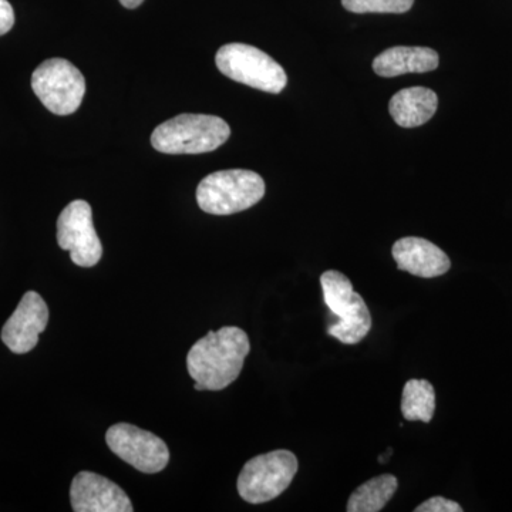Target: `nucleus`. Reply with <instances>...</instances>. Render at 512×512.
<instances>
[{
    "label": "nucleus",
    "mask_w": 512,
    "mask_h": 512,
    "mask_svg": "<svg viewBox=\"0 0 512 512\" xmlns=\"http://www.w3.org/2000/svg\"><path fill=\"white\" fill-rule=\"evenodd\" d=\"M249 352L251 343L244 330L237 326H224L217 332L211 330L188 352V373L201 392H220L241 375Z\"/></svg>",
    "instance_id": "obj_1"
},
{
    "label": "nucleus",
    "mask_w": 512,
    "mask_h": 512,
    "mask_svg": "<svg viewBox=\"0 0 512 512\" xmlns=\"http://www.w3.org/2000/svg\"><path fill=\"white\" fill-rule=\"evenodd\" d=\"M227 121L207 114H180L164 121L151 134V144L163 154H202L227 143Z\"/></svg>",
    "instance_id": "obj_2"
},
{
    "label": "nucleus",
    "mask_w": 512,
    "mask_h": 512,
    "mask_svg": "<svg viewBox=\"0 0 512 512\" xmlns=\"http://www.w3.org/2000/svg\"><path fill=\"white\" fill-rule=\"evenodd\" d=\"M265 195L261 175L248 170L217 171L205 177L197 188L202 211L212 215H232L254 207Z\"/></svg>",
    "instance_id": "obj_3"
},
{
    "label": "nucleus",
    "mask_w": 512,
    "mask_h": 512,
    "mask_svg": "<svg viewBox=\"0 0 512 512\" xmlns=\"http://www.w3.org/2000/svg\"><path fill=\"white\" fill-rule=\"evenodd\" d=\"M323 299L339 322L328 329L332 338L343 345H357L372 329V315L365 299L355 292L348 276L339 271H326L320 276Z\"/></svg>",
    "instance_id": "obj_4"
},
{
    "label": "nucleus",
    "mask_w": 512,
    "mask_h": 512,
    "mask_svg": "<svg viewBox=\"0 0 512 512\" xmlns=\"http://www.w3.org/2000/svg\"><path fill=\"white\" fill-rule=\"evenodd\" d=\"M298 468V458L289 450H275L251 458L239 473L238 494L249 504L275 500L292 484Z\"/></svg>",
    "instance_id": "obj_5"
},
{
    "label": "nucleus",
    "mask_w": 512,
    "mask_h": 512,
    "mask_svg": "<svg viewBox=\"0 0 512 512\" xmlns=\"http://www.w3.org/2000/svg\"><path fill=\"white\" fill-rule=\"evenodd\" d=\"M215 63L224 76L261 92L278 94L288 83V76L281 64L262 50L244 43L222 46L215 56Z\"/></svg>",
    "instance_id": "obj_6"
},
{
    "label": "nucleus",
    "mask_w": 512,
    "mask_h": 512,
    "mask_svg": "<svg viewBox=\"0 0 512 512\" xmlns=\"http://www.w3.org/2000/svg\"><path fill=\"white\" fill-rule=\"evenodd\" d=\"M32 89L47 110L69 116L82 104L86 79L69 60L49 59L33 72Z\"/></svg>",
    "instance_id": "obj_7"
},
{
    "label": "nucleus",
    "mask_w": 512,
    "mask_h": 512,
    "mask_svg": "<svg viewBox=\"0 0 512 512\" xmlns=\"http://www.w3.org/2000/svg\"><path fill=\"white\" fill-rule=\"evenodd\" d=\"M57 242L70 252L73 264L92 268L99 264L103 247L93 225L92 207L89 202H70L57 220Z\"/></svg>",
    "instance_id": "obj_8"
},
{
    "label": "nucleus",
    "mask_w": 512,
    "mask_h": 512,
    "mask_svg": "<svg viewBox=\"0 0 512 512\" xmlns=\"http://www.w3.org/2000/svg\"><path fill=\"white\" fill-rule=\"evenodd\" d=\"M106 441L117 457L141 473H160L170 461L167 444L156 434L133 424H114L107 430Z\"/></svg>",
    "instance_id": "obj_9"
},
{
    "label": "nucleus",
    "mask_w": 512,
    "mask_h": 512,
    "mask_svg": "<svg viewBox=\"0 0 512 512\" xmlns=\"http://www.w3.org/2000/svg\"><path fill=\"white\" fill-rule=\"evenodd\" d=\"M49 322V308L39 293L29 291L23 295L18 308L2 329V340L16 355L36 348L40 333Z\"/></svg>",
    "instance_id": "obj_10"
},
{
    "label": "nucleus",
    "mask_w": 512,
    "mask_h": 512,
    "mask_svg": "<svg viewBox=\"0 0 512 512\" xmlns=\"http://www.w3.org/2000/svg\"><path fill=\"white\" fill-rule=\"evenodd\" d=\"M70 503L76 512H131L130 498L109 480L90 471H80L70 487Z\"/></svg>",
    "instance_id": "obj_11"
},
{
    "label": "nucleus",
    "mask_w": 512,
    "mask_h": 512,
    "mask_svg": "<svg viewBox=\"0 0 512 512\" xmlns=\"http://www.w3.org/2000/svg\"><path fill=\"white\" fill-rule=\"evenodd\" d=\"M392 254L400 271L431 279L447 274L451 261L443 249L424 238L406 237L393 245Z\"/></svg>",
    "instance_id": "obj_12"
},
{
    "label": "nucleus",
    "mask_w": 512,
    "mask_h": 512,
    "mask_svg": "<svg viewBox=\"0 0 512 512\" xmlns=\"http://www.w3.org/2000/svg\"><path fill=\"white\" fill-rule=\"evenodd\" d=\"M439 63V53L430 47L396 46L384 50L373 60V70L382 77H396L407 73L433 72Z\"/></svg>",
    "instance_id": "obj_13"
},
{
    "label": "nucleus",
    "mask_w": 512,
    "mask_h": 512,
    "mask_svg": "<svg viewBox=\"0 0 512 512\" xmlns=\"http://www.w3.org/2000/svg\"><path fill=\"white\" fill-rule=\"evenodd\" d=\"M439 97L426 87H409L394 94L389 103L393 120L400 127L423 126L436 114Z\"/></svg>",
    "instance_id": "obj_14"
},
{
    "label": "nucleus",
    "mask_w": 512,
    "mask_h": 512,
    "mask_svg": "<svg viewBox=\"0 0 512 512\" xmlns=\"http://www.w3.org/2000/svg\"><path fill=\"white\" fill-rule=\"evenodd\" d=\"M397 488H399V480L392 474H382L372 478L353 491L346 510L349 512L382 511L396 494Z\"/></svg>",
    "instance_id": "obj_15"
},
{
    "label": "nucleus",
    "mask_w": 512,
    "mask_h": 512,
    "mask_svg": "<svg viewBox=\"0 0 512 512\" xmlns=\"http://www.w3.org/2000/svg\"><path fill=\"white\" fill-rule=\"evenodd\" d=\"M436 412V390L429 380L412 379L404 384L402 413L409 421L430 423Z\"/></svg>",
    "instance_id": "obj_16"
},
{
    "label": "nucleus",
    "mask_w": 512,
    "mask_h": 512,
    "mask_svg": "<svg viewBox=\"0 0 512 512\" xmlns=\"http://www.w3.org/2000/svg\"><path fill=\"white\" fill-rule=\"evenodd\" d=\"M414 0H342L343 8L353 13H406Z\"/></svg>",
    "instance_id": "obj_17"
},
{
    "label": "nucleus",
    "mask_w": 512,
    "mask_h": 512,
    "mask_svg": "<svg viewBox=\"0 0 512 512\" xmlns=\"http://www.w3.org/2000/svg\"><path fill=\"white\" fill-rule=\"evenodd\" d=\"M414 512H463V508L456 501L439 495V497H431L430 500L424 501L419 507L414 508Z\"/></svg>",
    "instance_id": "obj_18"
},
{
    "label": "nucleus",
    "mask_w": 512,
    "mask_h": 512,
    "mask_svg": "<svg viewBox=\"0 0 512 512\" xmlns=\"http://www.w3.org/2000/svg\"><path fill=\"white\" fill-rule=\"evenodd\" d=\"M15 25V12L8 0H0V36L12 30Z\"/></svg>",
    "instance_id": "obj_19"
},
{
    "label": "nucleus",
    "mask_w": 512,
    "mask_h": 512,
    "mask_svg": "<svg viewBox=\"0 0 512 512\" xmlns=\"http://www.w3.org/2000/svg\"><path fill=\"white\" fill-rule=\"evenodd\" d=\"M144 0H120L121 5L127 9H136L143 3Z\"/></svg>",
    "instance_id": "obj_20"
},
{
    "label": "nucleus",
    "mask_w": 512,
    "mask_h": 512,
    "mask_svg": "<svg viewBox=\"0 0 512 512\" xmlns=\"http://www.w3.org/2000/svg\"><path fill=\"white\" fill-rule=\"evenodd\" d=\"M393 450L392 448H389V451H386V454L384 456L380 457V463H386V460H389L390 456H392Z\"/></svg>",
    "instance_id": "obj_21"
}]
</instances>
